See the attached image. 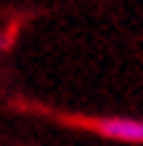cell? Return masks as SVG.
<instances>
[{
	"mask_svg": "<svg viewBox=\"0 0 143 146\" xmlns=\"http://www.w3.org/2000/svg\"><path fill=\"white\" fill-rule=\"evenodd\" d=\"M90 124H93V131H100L109 140L143 143V121H137V118H96Z\"/></svg>",
	"mask_w": 143,
	"mask_h": 146,
	"instance_id": "1",
	"label": "cell"
}]
</instances>
